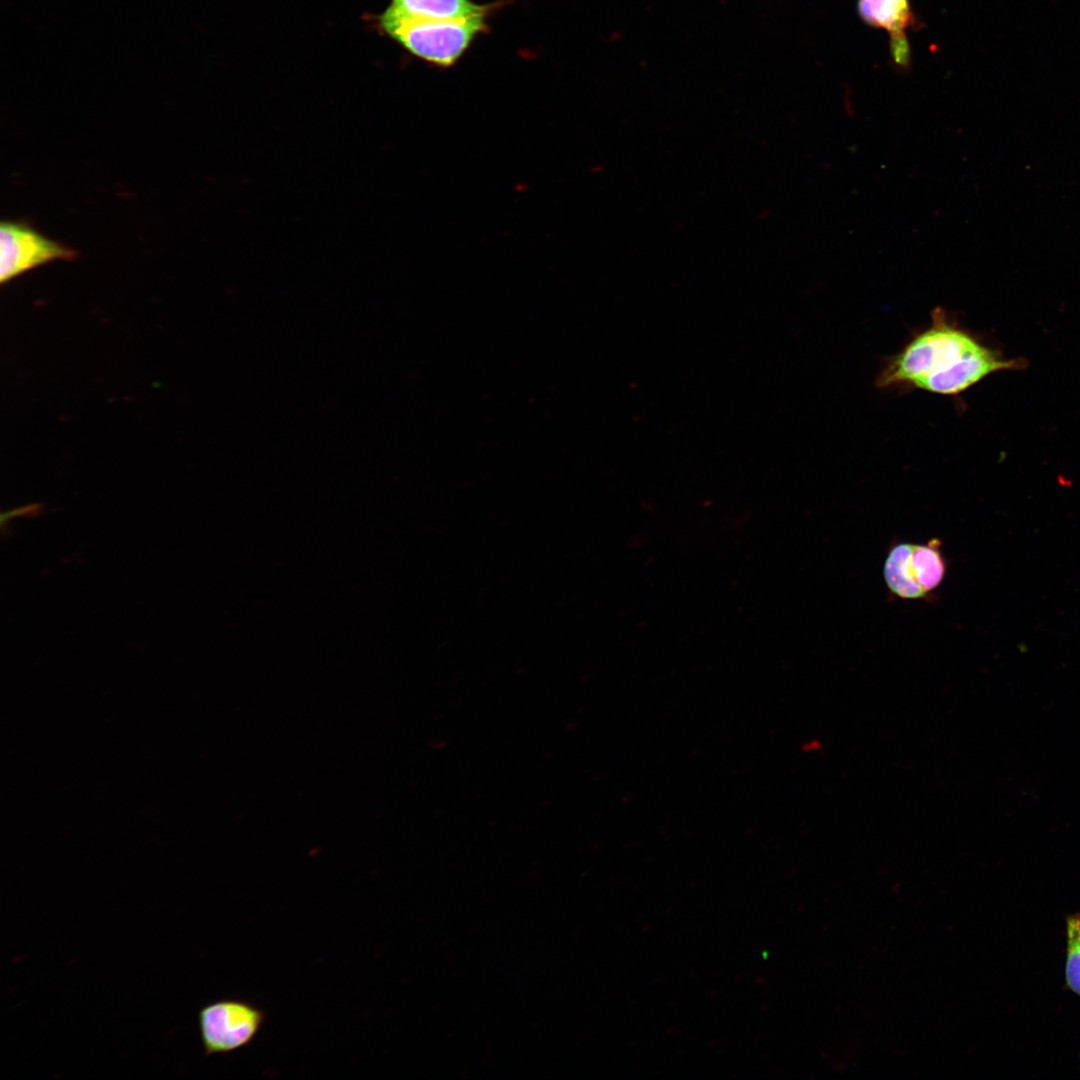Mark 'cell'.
<instances>
[{
  "instance_id": "5",
  "label": "cell",
  "mask_w": 1080,
  "mask_h": 1080,
  "mask_svg": "<svg viewBox=\"0 0 1080 1080\" xmlns=\"http://www.w3.org/2000/svg\"><path fill=\"white\" fill-rule=\"evenodd\" d=\"M857 14L866 25L887 33L894 63L903 69L909 67L907 32L919 24L910 0H857Z\"/></svg>"
},
{
  "instance_id": "8",
  "label": "cell",
  "mask_w": 1080,
  "mask_h": 1080,
  "mask_svg": "<svg viewBox=\"0 0 1080 1080\" xmlns=\"http://www.w3.org/2000/svg\"><path fill=\"white\" fill-rule=\"evenodd\" d=\"M910 568L915 581L927 595L935 591L942 584L947 569L940 541L932 539L926 544L913 543Z\"/></svg>"
},
{
  "instance_id": "6",
  "label": "cell",
  "mask_w": 1080,
  "mask_h": 1080,
  "mask_svg": "<svg viewBox=\"0 0 1080 1080\" xmlns=\"http://www.w3.org/2000/svg\"><path fill=\"white\" fill-rule=\"evenodd\" d=\"M496 7L472 0H391L385 12L407 19L461 20L488 16Z\"/></svg>"
},
{
  "instance_id": "4",
  "label": "cell",
  "mask_w": 1080,
  "mask_h": 1080,
  "mask_svg": "<svg viewBox=\"0 0 1080 1080\" xmlns=\"http://www.w3.org/2000/svg\"><path fill=\"white\" fill-rule=\"evenodd\" d=\"M75 252L50 240L29 226L3 221L0 225V281L4 283L32 268L57 259H71Z\"/></svg>"
},
{
  "instance_id": "9",
  "label": "cell",
  "mask_w": 1080,
  "mask_h": 1080,
  "mask_svg": "<svg viewBox=\"0 0 1080 1080\" xmlns=\"http://www.w3.org/2000/svg\"><path fill=\"white\" fill-rule=\"evenodd\" d=\"M1066 940V984L1080 996V913L1067 917Z\"/></svg>"
},
{
  "instance_id": "10",
  "label": "cell",
  "mask_w": 1080,
  "mask_h": 1080,
  "mask_svg": "<svg viewBox=\"0 0 1080 1080\" xmlns=\"http://www.w3.org/2000/svg\"><path fill=\"white\" fill-rule=\"evenodd\" d=\"M39 511H40V506L37 505V504H32V505H27V506H24V507H19V508H15V509L3 512L2 515H1L2 530H4L6 528V524H8V522L11 519H13L14 517L21 516V515L25 516L26 514H30V515H33L34 513L38 514Z\"/></svg>"
},
{
  "instance_id": "3",
  "label": "cell",
  "mask_w": 1080,
  "mask_h": 1080,
  "mask_svg": "<svg viewBox=\"0 0 1080 1080\" xmlns=\"http://www.w3.org/2000/svg\"><path fill=\"white\" fill-rule=\"evenodd\" d=\"M266 1019L261 1007L240 998H221L202 1005L197 1023L203 1055H226L249 1046Z\"/></svg>"
},
{
  "instance_id": "1",
  "label": "cell",
  "mask_w": 1080,
  "mask_h": 1080,
  "mask_svg": "<svg viewBox=\"0 0 1080 1080\" xmlns=\"http://www.w3.org/2000/svg\"><path fill=\"white\" fill-rule=\"evenodd\" d=\"M1017 367V361L1002 358L938 306L929 326L886 361L875 385L956 397L992 373Z\"/></svg>"
},
{
  "instance_id": "7",
  "label": "cell",
  "mask_w": 1080,
  "mask_h": 1080,
  "mask_svg": "<svg viewBox=\"0 0 1080 1080\" xmlns=\"http://www.w3.org/2000/svg\"><path fill=\"white\" fill-rule=\"evenodd\" d=\"M912 545L913 543L909 542L893 544L883 566V576L889 591L904 600L927 597L926 592L915 581L910 568Z\"/></svg>"
},
{
  "instance_id": "2",
  "label": "cell",
  "mask_w": 1080,
  "mask_h": 1080,
  "mask_svg": "<svg viewBox=\"0 0 1080 1080\" xmlns=\"http://www.w3.org/2000/svg\"><path fill=\"white\" fill-rule=\"evenodd\" d=\"M488 16L461 20H418L385 11L378 26L410 54L439 67L454 65L476 37L488 30Z\"/></svg>"
}]
</instances>
